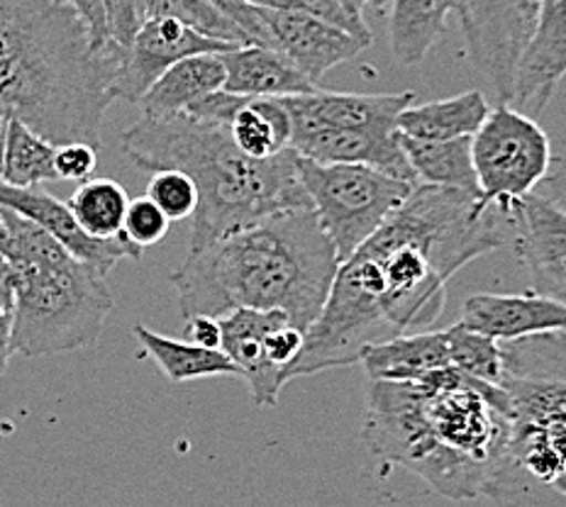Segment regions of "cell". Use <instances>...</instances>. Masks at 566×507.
I'll use <instances>...</instances> for the list:
<instances>
[{
    "mask_svg": "<svg viewBox=\"0 0 566 507\" xmlns=\"http://www.w3.org/2000/svg\"><path fill=\"white\" fill-rule=\"evenodd\" d=\"M501 215L495 205H483L479 193L412 188L406 203L337 266L291 381L352 367L364 349L438 323L450 278L503 246Z\"/></svg>",
    "mask_w": 566,
    "mask_h": 507,
    "instance_id": "obj_1",
    "label": "cell"
},
{
    "mask_svg": "<svg viewBox=\"0 0 566 507\" xmlns=\"http://www.w3.org/2000/svg\"><path fill=\"white\" fill-rule=\"evenodd\" d=\"M511 434V400L457 369L422 381H369L361 437L369 450L447 495L483 493Z\"/></svg>",
    "mask_w": 566,
    "mask_h": 507,
    "instance_id": "obj_2",
    "label": "cell"
},
{
    "mask_svg": "<svg viewBox=\"0 0 566 507\" xmlns=\"http://www.w3.org/2000/svg\"><path fill=\"white\" fill-rule=\"evenodd\" d=\"M120 54L96 50L66 0H0V120L28 125L54 147L101 149Z\"/></svg>",
    "mask_w": 566,
    "mask_h": 507,
    "instance_id": "obj_3",
    "label": "cell"
},
{
    "mask_svg": "<svg viewBox=\"0 0 566 507\" xmlns=\"http://www.w3.org/2000/svg\"><path fill=\"white\" fill-rule=\"evenodd\" d=\"M337 266L315 212L283 210L188 250L171 283L186 320L240 308L279 310L308 332L325 308Z\"/></svg>",
    "mask_w": 566,
    "mask_h": 507,
    "instance_id": "obj_4",
    "label": "cell"
},
{
    "mask_svg": "<svg viewBox=\"0 0 566 507\" xmlns=\"http://www.w3.org/2000/svg\"><path fill=\"white\" fill-rule=\"evenodd\" d=\"M125 155L145 171H181L193 181L191 246L200 250L222 234L283 210H313L298 179V155L291 147L271 159H252L232 141L230 127L176 115L139 120L125 129Z\"/></svg>",
    "mask_w": 566,
    "mask_h": 507,
    "instance_id": "obj_5",
    "label": "cell"
},
{
    "mask_svg": "<svg viewBox=\"0 0 566 507\" xmlns=\"http://www.w3.org/2000/svg\"><path fill=\"white\" fill-rule=\"evenodd\" d=\"M501 347L511 434L483 493L499 507L566 503V332Z\"/></svg>",
    "mask_w": 566,
    "mask_h": 507,
    "instance_id": "obj_6",
    "label": "cell"
},
{
    "mask_svg": "<svg viewBox=\"0 0 566 507\" xmlns=\"http://www.w3.org/2000/svg\"><path fill=\"white\" fill-rule=\"evenodd\" d=\"M0 252L15 276L13 353L52 357L96 345L115 305L105 276L52 234L0 208Z\"/></svg>",
    "mask_w": 566,
    "mask_h": 507,
    "instance_id": "obj_7",
    "label": "cell"
},
{
    "mask_svg": "<svg viewBox=\"0 0 566 507\" xmlns=\"http://www.w3.org/2000/svg\"><path fill=\"white\" fill-rule=\"evenodd\" d=\"M298 179L339 264L347 262L416 188L371 167L317 163L303 157H298Z\"/></svg>",
    "mask_w": 566,
    "mask_h": 507,
    "instance_id": "obj_8",
    "label": "cell"
},
{
    "mask_svg": "<svg viewBox=\"0 0 566 507\" xmlns=\"http://www.w3.org/2000/svg\"><path fill=\"white\" fill-rule=\"evenodd\" d=\"M471 161L481 203L495 205L505 215L545 181L552 167L549 137L533 117L513 105H499L471 137Z\"/></svg>",
    "mask_w": 566,
    "mask_h": 507,
    "instance_id": "obj_9",
    "label": "cell"
},
{
    "mask_svg": "<svg viewBox=\"0 0 566 507\" xmlns=\"http://www.w3.org/2000/svg\"><path fill=\"white\" fill-rule=\"evenodd\" d=\"M537 10L539 0H457L454 6L469 59L491 81L501 105H511Z\"/></svg>",
    "mask_w": 566,
    "mask_h": 507,
    "instance_id": "obj_10",
    "label": "cell"
},
{
    "mask_svg": "<svg viewBox=\"0 0 566 507\" xmlns=\"http://www.w3.org/2000/svg\"><path fill=\"white\" fill-rule=\"evenodd\" d=\"M234 44L206 38L174 18H147L135 34L133 44L120 54L113 78V98L139 103V98L157 84L164 71L186 56L222 54Z\"/></svg>",
    "mask_w": 566,
    "mask_h": 507,
    "instance_id": "obj_11",
    "label": "cell"
},
{
    "mask_svg": "<svg viewBox=\"0 0 566 507\" xmlns=\"http://www.w3.org/2000/svg\"><path fill=\"white\" fill-rule=\"evenodd\" d=\"M416 93H333L315 88L281 98L291 117V135L303 129L327 133H398V115L412 105Z\"/></svg>",
    "mask_w": 566,
    "mask_h": 507,
    "instance_id": "obj_12",
    "label": "cell"
},
{
    "mask_svg": "<svg viewBox=\"0 0 566 507\" xmlns=\"http://www.w3.org/2000/svg\"><path fill=\"white\" fill-rule=\"evenodd\" d=\"M0 208H8L18 212L25 220L34 222L46 234L74 254L78 262L96 268L101 276H108V271L123 262V258H139L142 250L135 246L123 234L111 240L93 237V234L81 230V225L74 218V212L69 210L66 203L54 198L50 191H44L42 186L32 188H15L0 181Z\"/></svg>",
    "mask_w": 566,
    "mask_h": 507,
    "instance_id": "obj_13",
    "label": "cell"
},
{
    "mask_svg": "<svg viewBox=\"0 0 566 507\" xmlns=\"http://www.w3.org/2000/svg\"><path fill=\"white\" fill-rule=\"evenodd\" d=\"M259 15L266 32V50L281 52L317 88L329 68L349 62L369 46L313 15L274 8H259Z\"/></svg>",
    "mask_w": 566,
    "mask_h": 507,
    "instance_id": "obj_14",
    "label": "cell"
},
{
    "mask_svg": "<svg viewBox=\"0 0 566 507\" xmlns=\"http://www.w3.org/2000/svg\"><path fill=\"white\" fill-rule=\"evenodd\" d=\"M505 218L515 232V252L537 296L566 305V212L535 193L511 205Z\"/></svg>",
    "mask_w": 566,
    "mask_h": 507,
    "instance_id": "obj_15",
    "label": "cell"
},
{
    "mask_svg": "<svg viewBox=\"0 0 566 507\" xmlns=\"http://www.w3.org/2000/svg\"><path fill=\"white\" fill-rule=\"evenodd\" d=\"M566 76V0H539L537 20L515 74L511 105L537 117L547 110Z\"/></svg>",
    "mask_w": 566,
    "mask_h": 507,
    "instance_id": "obj_16",
    "label": "cell"
},
{
    "mask_svg": "<svg viewBox=\"0 0 566 507\" xmlns=\"http://www.w3.org/2000/svg\"><path fill=\"white\" fill-rule=\"evenodd\" d=\"M220 323V349L234 363L240 379L250 385V393L256 408H276L281 388L286 385L283 373L269 359V335L283 323H291L279 310H250L240 308Z\"/></svg>",
    "mask_w": 566,
    "mask_h": 507,
    "instance_id": "obj_17",
    "label": "cell"
},
{
    "mask_svg": "<svg viewBox=\"0 0 566 507\" xmlns=\"http://www.w3.org/2000/svg\"><path fill=\"white\" fill-rule=\"evenodd\" d=\"M459 325L495 341H515L547 332H566V305L545 296H493L479 293L464 303Z\"/></svg>",
    "mask_w": 566,
    "mask_h": 507,
    "instance_id": "obj_18",
    "label": "cell"
},
{
    "mask_svg": "<svg viewBox=\"0 0 566 507\" xmlns=\"http://www.w3.org/2000/svg\"><path fill=\"white\" fill-rule=\"evenodd\" d=\"M220 59L226 66V86L222 88L234 96L286 98L317 88L286 56L276 50H266V46H234L230 52H222Z\"/></svg>",
    "mask_w": 566,
    "mask_h": 507,
    "instance_id": "obj_19",
    "label": "cell"
},
{
    "mask_svg": "<svg viewBox=\"0 0 566 507\" xmlns=\"http://www.w3.org/2000/svg\"><path fill=\"white\" fill-rule=\"evenodd\" d=\"M359 363L369 381H422L434 371L452 369L450 332H408L364 349Z\"/></svg>",
    "mask_w": 566,
    "mask_h": 507,
    "instance_id": "obj_20",
    "label": "cell"
},
{
    "mask_svg": "<svg viewBox=\"0 0 566 507\" xmlns=\"http://www.w3.org/2000/svg\"><path fill=\"white\" fill-rule=\"evenodd\" d=\"M222 86H226V66L220 54H196L164 71L137 105L142 117L167 120V117L186 113L193 103Z\"/></svg>",
    "mask_w": 566,
    "mask_h": 507,
    "instance_id": "obj_21",
    "label": "cell"
},
{
    "mask_svg": "<svg viewBox=\"0 0 566 507\" xmlns=\"http://www.w3.org/2000/svg\"><path fill=\"white\" fill-rule=\"evenodd\" d=\"M491 113V105L481 91L459 93L454 98L432 101L422 105H408L398 115V135L424 139V141H447L459 137H474Z\"/></svg>",
    "mask_w": 566,
    "mask_h": 507,
    "instance_id": "obj_22",
    "label": "cell"
},
{
    "mask_svg": "<svg viewBox=\"0 0 566 507\" xmlns=\"http://www.w3.org/2000/svg\"><path fill=\"white\" fill-rule=\"evenodd\" d=\"M388 42L400 64L418 66L440 40L457 0H388Z\"/></svg>",
    "mask_w": 566,
    "mask_h": 507,
    "instance_id": "obj_23",
    "label": "cell"
},
{
    "mask_svg": "<svg viewBox=\"0 0 566 507\" xmlns=\"http://www.w3.org/2000/svg\"><path fill=\"white\" fill-rule=\"evenodd\" d=\"M400 147L406 151L418 186H440L479 193L474 161H471V137L424 141L400 135Z\"/></svg>",
    "mask_w": 566,
    "mask_h": 507,
    "instance_id": "obj_24",
    "label": "cell"
},
{
    "mask_svg": "<svg viewBox=\"0 0 566 507\" xmlns=\"http://www.w3.org/2000/svg\"><path fill=\"white\" fill-rule=\"evenodd\" d=\"M133 332L171 383L212 379V376H238V369L222 349H206L193 341L169 339L145 325H135Z\"/></svg>",
    "mask_w": 566,
    "mask_h": 507,
    "instance_id": "obj_25",
    "label": "cell"
},
{
    "mask_svg": "<svg viewBox=\"0 0 566 507\" xmlns=\"http://www.w3.org/2000/svg\"><path fill=\"white\" fill-rule=\"evenodd\" d=\"M228 127L238 149L252 159H271L291 147V117L281 98H247Z\"/></svg>",
    "mask_w": 566,
    "mask_h": 507,
    "instance_id": "obj_26",
    "label": "cell"
},
{
    "mask_svg": "<svg viewBox=\"0 0 566 507\" xmlns=\"http://www.w3.org/2000/svg\"><path fill=\"white\" fill-rule=\"evenodd\" d=\"M56 147L28 125L18 120H6V157L0 181L15 188L42 186L44 181H56L54 167Z\"/></svg>",
    "mask_w": 566,
    "mask_h": 507,
    "instance_id": "obj_27",
    "label": "cell"
},
{
    "mask_svg": "<svg viewBox=\"0 0 566 507\" xmlns=\"http://www.w3.org/2000/svg\"><path fill=\"white\" fill-rule=\"evenodd\" d=\"M69 210L74 212L81 230L93 237L111 240L123 234L125 212L129 198L125 188L111 179H88L69 198Z\"/></svg>",
    "mask_w": 566,
    "mask_h": 507,
    "instance_id": "obj_28",
    "label": "cell"
},
{
    "mask_svg": "<svg viewBox=\"0 0 566 507\" xmlns=\"http://www.w3.org/2000/svg\"><path fill=\"white\" fill-rule=\"evenodd\" d=\"M450 353L452 369L491 385H501L503 381V347L501 341L483 337L462 325H452L450 329Z\"/></svg>",
    "mask_w": 566,
    "mask_h": 507,
    "instance_id": "obj_29",
    "label": "cell"
},
{
    "mask_svg": "<svg viewBox=\"0 0 566 507\" xmlns=\"http://www.w3.org/2000/svg\"><path fill=\"white\" fill-rule=\"evenodd\" d=\"M147 18H174L206 38L247 46L244 32L210 3V0H147Z\"/></svg>",
    "mask_w": 566,
    "mask_h": 507,
    "instance_id": "obj_30",
    "label": "cell"
},
{
    "mask_svg": "<svg viewBox=\"0 0 566 507\" xmlns=\"http://www.w3.org/2000/svg\"><path fill=\"white\" fill-rule=\"evenodd\" d=\"M147 198L155 203L171 222L193 218L198 205V193L193 181L181 171H155L147 186Z\"/></svg>",
    "mask_w": 566,
    "mask_h": 507,
    "instance_id": "obj_31",
    "label": "cell"
},
{
    "mask_svg": "<svg viewBox=\"0 0 566 507\" xmlns=\"http://www.w3.org/2000/svg\"><path fill=\"white\" fill-rule=\"evenodd\" d=\"M256 8H274V10H293V13L313 15L317 20H325L329 25L349 32L352 38L361 40L364 44H371V30L367 22L352 18L345 8H342L337 0H250Z\"/></svg>",
    "mask_w": 566,
    "mask_h": 507,
    "instance_id": "obj_32",
    "label": "cell"
},
{
    "mask_svg": "<svg viewBox=\"0 0 566 507\" xmlns=\"http://www.w3.org/2000/svg\"><path fill=\"white\" fill-rule=\"evenodd\" d=\"M171 220L164 215V212L151 203V200L145 198H135L129 200L127 212H125V222H123V237L133 242L139 250L145 246H151L161 242L169 234Z\"/></svg>",
    "mask_w": 566,
    "mask_h": 507,
    "instance_id": "obj_33",
    "label": "cell"
},
{
    "mask_svg": "<svg viewBox=\"0 0 566 507\" xmlns=\"http://www.w3.org/2000/svg\"><path fill=\"white\" fill-rule=\"evenodd\" d=\"M105 28L115 50L125 52L147 20V0H103Z\"/></svg>",
    "mask_w": 566,
    "mask_h": 507,
    "instance_id": "obj_34",
    "label": "cell"
},
{
    "mask_svg": "<svg viewBox=\"0 0 566 507\" xmlns=\"http://www.w3.org/2000/svg\"><path fill=\"white\" fill-rule=\"evenodd\" d=\"M54 167L59 179L66 181H88L98 169V149L84 145V141H71L59 145Z\"/></svg>",
    "mask_w": 566,
    "mask_h": 507,
    "instance_id": "obj_35",
    "label": "cell"
},
{
    "mask_svg": "<svg viewBox=\"0 0 566 507\" xmlns=\"http://www.w3.org/2000/svg\"><path fill=\"white\" fill-rule=\"evenodd\" d=\"M222 15H226L232 25H238L250 44L266 46V32L262 25V15H259V8L252 6L250 0H210Z\"/></svg>",
    "mask_w": 566,
    "mask_h": 507,
    "instance_id": "obj_36",
    "label": "cell"
},
{
    "mask_svg": "<svg viewBox=\"0 0 566 507\" xmlns=\"http://www.w3.org/2000/svg\"><path fill=\"white\" fill-rule=\"evenodd\" d=\"M66 3L76 10L81 20H84V25L88 28V34H91V42L96 50H101V52L115 50L108 40V28H105L103 0H66Z\"/></svg>",
    "mask_w": 566,
    "mask_h": 507,
    "instance_id": "obj_37",
    "label": "cell"
},
{
    "mask_svg": "<svg viewBox=\"0 0 566 507\" xmlns=\"http://www.w3.org/2000/svg\"><path fill=\"white\" fill-rule=\"evenodd\" d=\"M535 196L545 198L547 203L557 205L566 212V157L552 161L545 181L535 188Z\"/></svg>",
    "mask_w": 566,
    "mask_h": 507,
    "instance_id": "obj_38",
    "label": "cell"
},
{
    "mask_svg": "<svg viewBox=\"0 0 566 507\" xmlns=\"http://www.w3.org/2000/svg\"><path fill=\"white\" fill-rule=\"evenodd\" d=\"M186 337L198 347L206 349H220V323L218 317L196 315L186 323Z\"/></svg>",
    "mask_w": 566,
    "mask_h": 507,
    "instance_id": "obj_39",
    "label": "cell"
},
{
    "mask_svg": "<svg viewBox=\"0 0 566 507\" xmlns=\"http://www.w3.org/2000/svg\"><path fill=\"white\" fill-rule=\"evenodd\" d=\"M10 357H13V308L0 303V379L8 371Z\"/></svg>",
    "mask_w": 566,
    "mask_h": 507,
    "instance_id": "obj_40",
    "label": "cell"
},
{
    "mask_svg": "<svg viewBox=\"0 0 566 507\" xmlns=\"http://www.w3.org/2000/svg\"><path fill=\"white\" fill-rule=\"evenodd\" d=\"M13 298H15V276L13 268H10L8 258L0 252V303L13 308Z\"/></svg>",
    "mask_w": 566,
    "mask_h": 507,
    "instance_id": "obj_41",
    "label": "cell"
},
{
    "mask_svg": "<svg viewBox=\"0 0 566 507\" xmlns=\"http://www.w3.org/2000/svg\"><path fill=\"white\" fill-rule=\"evenodd\" d=\"M337 3L345 8L352 18H357V20H364V8L369 6L367 0H337Z\"/></svg>",
    "mask_w": 566,
    "mask_h": 507,
    "instance_id": "obj_42",
    "label": "cell"
},
{
    "mask_svg": "<svg viewBox=\"0 0 566 507\" xmlns=\"http://www.w3.org/2000/svg\"><path fill=\"white\" fill-rule=\"evenodd\" d=\"M3 157H6V120H0V173H3Z\"/></svg>",
    "mask_w": 566,
    "mask_h": 507,
    "instance_id": "obj_43",
    "label": "cell"
},
{
    "mask_svg": "<svg viewBox=\"0 0 566 507\" xmlns=\"http://www.w3.org/2000/svg\"><path fill=\"white\" fill-rule=\"evenodd\" d=\"M367 3H369L374 10H379V13H381V10H386L388 0H367Z\"/></svg>",
    "mask_w": 566,
    "mask_h": 507,
    "instance_id": "obj_44",
    "label": "cell"
},
{
    "mask_svg": "<svg viewBox=\"0 0 566 507\" xmlns=\"http://www.w3.org/2000/svg\"><path fill=\"white\" fill-rule=\"evenodd\" d=\"M0 230H3V222H0Z\"/></svg>",
    "mask_w": 566,
    "mask_h": 507,
    "instance_id": "obj_45",
    "label": "cell"
}]
</instances>
